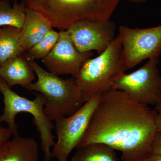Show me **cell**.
Wrapping results in <instances>:
<instances>
[{"instance_id":"cell-1","label":"cell","mask_w":161,"mask_h":161,"mask_svg":"<svg viewBox=\"0 0 161 161\" xmlns=\"http://www.w3.org/2000/svg\"><path fill=\"white\" fill-rule=\"evenodd\" d=\"M157 114L122 91L111 89L102 94L76 149L102 143L120 151L122 161H142L151 154Z\"/></svg>"},{"instance_id":"cell-22","label":"cell","mask_w":161,"mask_h":161,"mask_svg":"<svg viewBox=\"0 0 161 161\" xmlns=\"http://www.w3.org/2000/svg\"><path fill=\"white\" fill-rule=\"evenodd\" d=\"M154 110H155L158 113V112H161V86L159 98L157 103L155 105V109H154Z\"/></svg>"},{"instance_id":"cell-24","label":"cell","mask_w":161,"mask_h":161,"mask_svg":"<svg viewBox=\"0 0 161 161\" xmlns=\"http://www.w3.org/2000/svg\"><path fill=\"white\" fill-rule=\"evenodd\" d=\"M2 79H1V77H0V93H1V82H2Z\"/></svg>"},{"instance_id":"cell-14","label":"cell","mask_w":161,"mask_h":161,"mask_svg":"<svg viewBox=\"0 0 161 161\" xmlns=\"http://www.w3.org/2000/svg\"><path fill=\"white\" fill-rule=\"evenodd\" d=\"M21 31L14 26H0V66L25 52L21 43Z\"/></svg>"},{"instance_id":"cell-18","label":"cell","mask_w":161,"mask_h":161,"mask_svg":"<svg viewBox=\"0 0 161 161\" xmlns=\"http://www.w3.org/2000/svg\"><path fill=\"white\" fill-rule=\"evenodd\" d=\"M151 154L161 155V131L156 133L151 146Z\"/></svg>"},{"instance_id":"cell-6","label":"cell","mask_w":161,"mask_h":161,"mask_svg":"<svg viewBox=\"0 0 161 161\" xmlns=\"http://www.w3.org/2000/svg\"><path fill=\"white\" fill-rule=\"evenodd\" d=\"M101 96L95 95L74 114L55 121L57 141L52 151L53 158L68 161L71 153L83 137Z\"/></svg>"},{"instance_id":"cell-13","label":"cell","mask_w":161,"mask_h":161,"mask_svg":"<svg viewBox=\"0 0 161 161\" xmlns=\"http://www.w3.org/2000/svg\"><path fill=\"white\" fill-rule=\"evenodd\" d=\"M53 28L42 14L26 8V18L21 34V43L24 51H28Z\"/></svg>"},{"instance_id":"cell-17","label":"cell","mask_w":161,"mask_h":161,"mask_svg":"<svg viewBox=\"0 0 161 161\" xmlns=\"http://www.w3.org/2000/svg\"><path fill=\"white\" fill-rule=\"evenodd\" d=\"M59 36V32L53 28L50 30L39 42L26 52V59L35 60L46 58L57 44Z\"/></svg>"},{"instance_id":"cell-7","label":"cell","mask_w":161,"mask_h":161,"mask_svg":"<svg viewBox=\"0 0 161 161\" xmlns=\"http://www.w3.org/2000/svg\"><path fill=\"white\" fill-rule=\"evenodd\" d=\"M159 62V58H153L135 71L124 73L115 80L112 88L122 91L139 103L155 106L161 90Z\"/></svg>"},{"instance_id":"cell-23","label":"cell","mask_w":161,"mask_h":161,"mask_svg":"<svg viewBox=\"0 0 161 161\" xmlns=\"http://www.w3.org/2000/svg\"><path fill=\"white\" fill-rule=\"evenodd\" d=\"M147 0H130V2L135 3H145Z\"/></svg>"},{"instance_id":"cell-5","label":"cell","mask_w":161,"mask_h":161,"mask_svg":"<svg viewBox=\"0 0 161 161\" xmlns=\"http://www.w3.org/2000/svg\"><path fill=\"white\" fill-rule=\"evenodd\" d=\"M1 93L3 96L4 108L0 115V123H6L14 136H19L16 115L20 112L30 113L33 116L35 125L40 133L41 150L44 153V161H52L51 149L55 143V137L53 134L55 126L43 112L44 98L40 93L36 95L33 100L20 96L13 92L4 80L1 85Z\"/></svg>"},{"instance_id":"cell-21","label":"cell","mask_w":161,"mask_h":161,"mask_svg":"<svg viewBox=\"0 0 161 161\" xmlns=\"http://www.w3.org/2000/svg\"><path fill=\"white\" fill-rule=\"evenodd\" d=\"M156 124L157 131H161V112L158 113L156 118Z\"/></svg>"},{"instance_id":"cell-12","label":"cell","mask_w":161,"mask_h":161,"mask_svg":"<svg viewBox=\"0 0 161 161\" xmlns=\"http://www.w3.org/2000/svg\"><path fill=\"white\" fill-rule=\"evenodd\" d=\"M40 149L34 138L14 136L0 148V161H39Z\"/></svg>"},{"instance_id":"cell-25","label":"cell","mask_w":161,"mask_h":161,"mask_svg":"<svg viewBox=\"0 0 161 161\" xmlns=\"http://www.w3.org/2000/svg\"><path fill=\"white\" fill-rule=\"evenodd\" d=\"M128 1H130V0H128Z\"/></svg>"},{"instance_id":"cell-8","label":"cell","mask_w":161,"mask_h":161,"mask_svg":"<svg viewBox=\"0 0 161 161\" xmlns=\"http://www.w3.org/2000/svg\"><path fill=\"white\" fill-rule=\"evenodd\" d=\"M128 69L143 60L159 58L161 55V24L146 28L120 26L118 29Z\"/></svg>"},{"instance_id":"cell-19","label":"cell","mask_w":161,"mask_h":161,"mask_svg":"<svg viewBox=\"0 0 161 161\" xmlns=\"http://www.w3.org/2000/svg\"><path fill=\"white\" fill-rule=\"evenodd\" d=\"M12 132L8 128H5L0 125V148L10 139Z\"/></svg>"},{"instance_id":"cell-20","label":"cell","mask_w":161,"mask_h":161,"mask_svg":"<svg viewBox=\"0 0 161 161\" xmlns=\"http://www.w3.org/2000/svg\"><path fill=\"white\" fill-rule=\"evenodd\" d=\"M142 161H161V155L151 154Z\"/></svg>"},{"instance_id":"cell-15","label":"cell","mask_w":161,"mask_h":161,"mask_svg":"<svg viewBox=\"0 0 161 161\" xmlns=\"http://www.w3.org/2000/svg\"><path fill=\"white\" fill-rule=\"evenodd\" d=\"M72 161H119L115 150L102 143H94L77 149Z\"/></svg>"},{"instance_id":"cell-9","label":"cell","mask_w":161,"mask_h":161,"mask_svg":"<svg viewBox=\"0 0 161 161\" xmlns=\"http://www.w3.org/2000/svg\"><path fill=\"white\" fill-rule=\"evenodd\" d=\"M117 26L111 20H81L66 30L75 46L81 53L95 51L103 53L116 36Z\"/></svg>"},{"instance_id":"cell-10","label":"cell","mask_w":161,"mask_h":161,"mask_svg":"<svg viewBox=\"0 0 161 161\" xmlns=\"http://www.w3.org/2000/svg\"><path fill=\"white\" fill-rule=\"evenodd\" d=\"M57 44L42 63L48 72L58 76L71 75L76 78L83 63L94 56L92 52L81 53L66 30L60 31Z\"/></svg>"},{"instance_id":"cell-3","label":"cell","mask_w":161,"mask_h":161,"mask_svg":"<svg viewBox=\"0 0 161 161\" xmlns=\"http://www.w3.org/2000/svg\"><path fill=\"white\" fill-rule=\"evenodd\" d=\"M120 1L22 0V3L42 14L53 27L64 31L80 20L110 19Z\"/></svg>"},{"instance_id":"cell-2","label":"cell","mask_w":161,"mask_h":161,"mask_svg":"<svg viewBox=\"0 0 161 161\" xmlns=\"http://www.w3.org/2000/svg\"><path fill=\"white\" fill-rule=\"evenodd\" d=\"M128 70L119 35L105 50L86 60L76 79L82 102L111 89L117 78Z\"/></svg>"},{"instance_id":"cell-4","label":"cell","mask_w":161,"mask_h":161,"mask_svg":"<svg viewBox=\"0 0 161 161\" xmlns=\"http://www.w3.org/2000/svg\"><path fill=\"white\" fill-rule=\"evenodd\" d=\"M28 62L37 80L26 88L38 92L44 98L43 112L51 121L68 116L84 104L75 78L64 79L43 69L35 60Z\"/></svg>"},{"instance_id":"cell-11","label":"cell","mask_w":161,"mask_h":161,"mask_svg":"<svg viewBox=\"0 0 161 161\" xmlns=\"http://www.w3.org/2000/svg\"><path fill=\"white\" fill-rule=\"evenodd\" d=\"M35 75L23 55L6 60L0 66V77L10 88L19 85L26 88L35 80Z\"/></svg>"},{"instance_id":"cell-16","label":"cell","mask_w":161,"mask_h":161,"mask_svg":"<svg viewBox=\"0 0 161 161\" xmlns=\"http://www.w3.org/2000/svg\"><path fill=\"white\" fill-rule=\"evenodd\" d=\"M26 7L23 3L0 0V26H10L22 29L26 18Z\"/></svg>"}]
</instances>
